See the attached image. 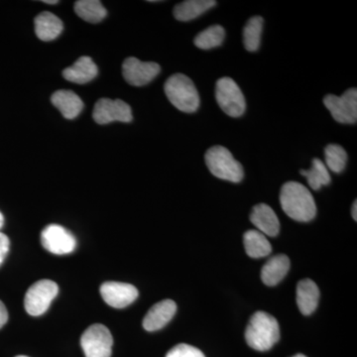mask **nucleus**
Returning <instances> with one entry per match:
<instances>
[{
    "label": "nucleus",
    "mask_w": 357,
    "mask_h": 357,
    "mask_svg": "<svg viewBox=\"0 0 357 357\" xmlns=\"http://www.w3.org/2000/svg\"><path fill=\"white\" fill-rule=\"evenodd\" d=\"M282 210L289 218L300 222H311L317 215V206L311 192L298 182H288L280 192Z\"/></svg>",
    "instance_id": "1"
},
{
    "label": "nucleus",
    "mask_w": 357,
    "mask_h": 357,
    "mask_svg": "<svg viewBox=\"0 0 357 357\" xmlns=\"http://www.w3.org/2000/svg\"><path fill=\"white\" fill-rule=\"evenodd\" d=\"M280 338V326L271 314L257 312L251 317L245 331L246 342L258 351L271 349Z\"/></svg>",
    "instance_id": "2"
},
{
    "label": "nucleus",
    "mask_w": 357,
    "mask_h": 357,
    "mask_svg": "<svg viewBox=\"0 0 357 357\" xmlns=\"http://www.w3.org/2000/svg\"><path fill=\"white\" fill-rule=\"evenodd\" d=\"M164 91L169 102L176 109L185 114H194L199 109V95L195 84L189 77L175 74L167 79Z\"/></svg>",
    "instance_id": "3"
},
{
    "label": "nucleus",
    "mask_w": 357,
    "mask_h": 357,
    "mask_svg": "<svg viewBox=\"0 0 357 357\" xmlns=\"http://www.w3.org/2000/svg\"><path fill=\"white\" fill-rule=\"evenodd\" d=\"M206 166L215 177L232 183L243 180V167L229 149L223 146L211 147L204 155Z\"/></svg>",
    "instance_id": "4"
},
{
    "label": "nucleus",
    "mask_w": 357,
    "mask_h": 357,
    "mask_svg": "<svg viewBox=\"0 0 357 357\" xmlns=\"http://www.w3.org/2000/svg\"><path fill=\"white\" fill-rule=\"evenodd\" d=\"M215 98L220 109L231 117H241L245 112V98L238 84L231 77L218 79L215 86Z\"/></svg>",
    "instance_id": "5"
},
{
    "label": "nucleus",
    "mask_w": 357,
    "mask_h": 357,
    "mask_svg": "<svg viewBox=\"0 0 357 357\" xmlns=\"http://www.w3.org/2000/svg\"><path fill=\"white\" fill-rule=\"evenodd\" d=\"M81 345L86 357H110L114 338L107 326L96 324L84 331Z\"/></svg>",
    "instance_id": "6"
},
{
    "label": "nucleus",
    "mask_w": 357,
    "mask_h": 357,
    "mask_svg": "<svg viewBox=\"0 0 357 357\" xmlns=\"http://www.w3.org/2000/svg\"><path fill=\"white\" fill-rule=\"evenodd\" d=\"M57 284L51 280H40L28 289L25 295L24 307L30 316L38 317L45 314L52 301L58 295Z\"/></svg>",
    "instance_id": "7"
},
{
    "label": "nucleus",
    "mask_w": 357,
    "mask_h": 357,
    "mask_svg": "<svg viewBox=\"0 0 357 357\" xmlns=\"http://www.w3.org/2000/svg\"><path fill=\"white\" fill-rule=\"evenodd\" d=\"M324 105L340 123L354 124L357 121V89H349L342 96L328 95Z\"/></svg>",
    "instance_id": "8"
},
{
    "label": "nucleus",
    "mask_w": 357,
    "mask_h": 357,
    "mask_svg": "<svg viewBox=\"0 0 357 357\" xmlns=\"http://www.w3.org/2000/svg\"><path fill=\"white\" fill-rule=\"evenodd\" d=\"M41 243L49 252L56 255L72 253L76 249V237L62 225H50L41 234Z\"/></svg>",
    "instance_id": "9"
},
{
    "label": "nucleus",
    "mask_w": 357,
    "mask_h": 357,
    "mask_svg": "<svg viewBox=\"0 0 357 357\" xmlns=\"http://www.w3.org/2000/svg\"><path fill=\"white\" fill-rule=\"evenodd\" d=\"M93 117L96 123L109 124L110 122L132 121V110L130 105L121 100L100 98L93 107Z\"/></svg>",
    "instance_id": "10"
},
{
    "label": "nucleus",
    "mask_w": 357,
    "mask_h": 357,
    "mask_svg": "<svg viewBox=\"0 0 357 357\" xmlns=\"http://www.w3.org/2000/svg\"><path fill=\"white\" fill-rule=\"evenodd\" d=\"M161 68L154 62H141L137 58L126 59L122 65V74L129 84L142 86L158 76Z\"/></svg>",
    "instance_id": "11"
},
{
    "label": "nucleus",
    "mask_w": 357,
    "mask_h": 357,
    "mask_svg": "<svg viewBox=\"0 0 357 357\" xmlns=\"http://www.w3.org/2000/svg\"><path fill=\"white\" fill-rule=\"evenodd\" d=\"M100 295L110 307L122 309L132 304L137 299L139 293L131 284L105 282L100 286Z\"/></svg>",
    "instance_id": "12"
},
{
    "label": "nucleus",
    "mask_w": 357,
    "mask_h": 357,
    "mask_svg": "<svg viewBox=\"0 0 357 357\" xmlns=\"http://www.w3.org/2000/svg\"><path fill=\"white\" fill-rule=\"evenodd\" d=\"M177 311V305L172 300H164L155 304L143 319V328L147 332L161 330L173 319Z\"/></svg>",
    "instance_id": "13"
},
{
    "label": "nucleus",
    "mask_w": 357,
    "mask_h": 357,
    "mask_svg": "<svg viewBox=\"0 0 357 357\" xmlns=\"http://www.w3.org/2000/svg\"><path fill=\"white\" fill-rule=\"evenodd\" d=\"M250 222L265 236H276L280 231L279 218L271 206L266 204H256L251 211Z\"/></svg>",
    "instance_id": "14"
},
{
    "label": "nucleus",
    "mask_w": 357,
    "mask_h": 357,
    "mask_svg": "<svg viewBox=\"0 0 357 357\" xmlns=\"http://www.w3.org/2000/svg\"><path fill=\"white\" fill-rule=\"evenodd\" d=\"M98 66L95 64L93 59L81 57L77 62L69 68L63 70V77L72 83L83 84L89 83L98 76Z\"/></svg>",
    "instance_id": "15"
},
{
    "label": "nucleus",
    "mask_w": 357,
    "mask_h": 357,
    "mask_svg": "<svg viewBox=\"0 0 357 357\" xmlns=\"http://www.w3.org/2000/svg\"><path fill=\"white\" fill-rule=\"evenodd\" d=\"M51 102L67 119H76L84 109V102L81 98L74 91L66 89L55 91L52 96Z\"/></svg>",
    "instance_id": "16"
},
{
    "label": "nucleus",
    "mask_w": 357,
    "mask_h": 357,
    "mask_svg": "<svg viewBox=\"0 0 357 357\" xmlns=\"http://www.w3.org/2000/svg\"><path fill=\"white\" fill-rule=\"evenodd\" d=\"M35 33L42 41H53L60 36L64 25L55 14L45 11L40 13L34 20Z\"/></svg>",
    "instance_id": "17"
},
{
    "label": "nucleus",
    "mask_w": 357,
    "mask_h": 357,
    "mask_svg": "<svg viewBox=\"0 0 357 357\" xmlns=\"http://www.w3.org/2000/svg\"><path fill=\"white\" fill-rule=\"evenodd\" d=\"M319 290L317 284L310 279L300 281L297 285V305L304 316H310L319 305Z\"/></svg>",
    "instance_id": "18"
},
{
    "label": "nucleus",
    "mask_w": 357,
    "mask_h": 357,
    "mask_svg": "<svg viewBox=\"0 0 357 357\" xmlns=\"http://www.w3.org/2000/svg\"><path fill=\"white\" fill-rule=\"evenodd\" d=\"M290 269V259L288 256L279 255L268 260L261 270V279L266 286L277 285L280 283Z\"/></svg>",
    "instance_id": "19"
},
{
    "label": "nucleus",
    "mask_w": 357,
    "mask_h": 357,
    "mask_svg": "<svg viewBox=\"0 0 357 357\" xmlns=\"http://www.w3.org/2000/svg\"><path fill=\"white\" fill-rule=\"evenodd\" d=\"M217 6L215 0H185L174 8V16L178 21H190Z\"/></svg>",
    "instance_id": "20"
},
{
    "label": "nucleus",
    "mask_w": 357,
    "mask_h": 357,
    "mask_svg": "<svg viewBox=\"0 0 357 357\" xmlns=\"http://www.w3.org/2000/svg\"><path fill=\"white\" fill-rule=\"evenodd\" d=\"M244 248L251 258L266 257L272 248L266 236L258 230H248L243 236Z\"/></svg>",
    "instance_id": "21"
},
{
    "label": "nucleus",
    "mask_w": 357,
    "mask_h": 357,
    "mask_svg": "<svg viewBox=\"0 0 357 357\" xmlns=\"http://www.w3.org/2000/svg\"><path fill=\"white\" fill-rule=\"evenodd\" d=\"M74 8L79 17L89 23L100 22L107 15V9L100 0H79Z\"/></svg>",
    "instance_id": "22"
},
{
    "label": "nucleus",
    "mask_w": 357,
    "mask_h": 357,
    "mask_svg": "<svg viewBox=\"0 0 357 357\" xmlns=\"http://www.w3.org/2000/svg\"><path fill=\"white\" fill-rule=\"evenodd\" d=\"M301 175L307 178V184L314 191H319L323 185L331 183V175L326 168V164L321 160L314 158L312 162V168L310 170H301Z\"/></svg>",
    "instance_id": "23"
},
{
    "label": "nucleus",
    "mask_w": 357,
    "mask_h": 357,
    "mask_svg": "<svg viewBox=\"0 0 357 357\" xmlns=\"http://www.w3.org/2000/svg\"><path fill=\"white\" fill-rule=\"evenodd\" d=\"M263 22L261 16H255L246 23L243 29V44L246 50L255 52L259 49Z\"/></svg>",
    "instance_id": "24"
},
{
    "label": "nucleus",
    "mask_w": 357,
    "mask_h": 357,
    "mask_svg": "<svg viewBox=\"0 0 357 357\" xmlns=\"http://www.w3.org/2000/svg\"><path fill=\"white\" fill-rule=\"evenodd\" d=\"M225 37V31L223 27L220 25H213L197 35L194 43L202 50H210V49L220 46Z\"/></svg>",
    "instance_id": "25"
},
{
    "label": "nucleus",
    "mask_w": 357,
    "mask_h": 357,
    "mask_svg": "<svg viewBox=\"0 0 357 357\" xmlns=\"http://www.w3.org/2000/svg\"><path fill=\"white\" fill-rule=\"evenodd\" d=\"M325 158L326 168L333 173H342L347 166V151L337 144H330L326 147Z\"/></svg>",
    "instance_id": "26"
},
{
    "label": "nucleus",
    "mask_w": 357,
    "mask_h": 357,
    "mask_svg": "<svg viewBox=\"0 0 357 357\" xmlns=\"http://www.w3.org/2000/svg\"><path fill=\"white\" fill-rule=\"evenodd\" d=\"M166 357H206L203 352L192 345L181 344L174 347Z\"/></svg>",
    "instance_id": "27"
},
{
    "label": "nucleus",
    "mask_w": 357,
    "mask_h": 357,
    "mask_svg": "<svg viewBox=\"0 0 357 357\" xmlns=\"http://www.w3.org/2000/svg\"><path fill=\"white\" fill-rule=\"evenodd\" d=\"M9 248H10V241H9L8 237L0 232V266L8 255Z\"/></svg>",
    "instance_id": "28"
},
{
    "label": "nucleus",
    "mask_w": 357,
    "mask_h": 357,
    "mask_svg": "<svg viewBox=\"0 0 357 357\" xmlns=\"http://www.w3.org/2000/svg\"><path fill=\"white\" fill-rule=\"evenodd\" d=\"M8 321V312H7L6 307L4 306L3 303L0 301V328H2Z\"/></svg>",
    "instance_id": "29"
},
{
    "label": "nucleus",
    "mask_w": 357,
    "mask_h": 357,
    "mask_svg": "<svg viewBox=\"0 0 357 357\" xmlns=\"http://www.w3.org/2000/svg\"><path fill=\"white\" fill-rule=\"evenodd\" d=\"M356 211H357V202L354 201V204H352L351 215H352V218H354V220H356V222L357 220Z\"/></svg>",
    "instance_id": "30"
},
{
    "label": "nucleus",
    "mask_w": 357,
    "mask_h": 357,
    "mask_svg": "<svg viewBox=\"0 0 357 357\" xmlns=\"http://www.w3.org/2000/svg\"><path fill=\"white\" fill-rule=\"evenodd\" d=\"M44 3L47 4H57L59 3L58 0H43Z\"/></svg>",
    "instance_id": "31"
},
{
    "label": "nucleus",
    "mask_w": 357,
    "mask_h": 357,
    "mask_svg": "<svg viewBox=\"0 0 357 357\" xmlns=\"http://www.w3.org/2000/svg\"><path fill=\"white\" fill-rule=\"evenodd\" d=\"M4 225V217L3 215H2L1 211H0V229H1V227H3Z\"/></svg>",
    "instance_id": "32"
},
{
    "label": "nucleus",
    "mask_w": 357,
    "mask_h": 357,
    "mask_svg": "<svg viewBox=\"0 0 357 357\" xmlns=\"http://www.w3.org/2000/svg\"><path fill=\"white\" fill-rule=\"evenodd\" d=\"M293 357H307V356H304V354H296V356H294Z\"/></svg>",
    "instance_id": "33"
},
{
    "label": "nucleus",
    "mask_w": 357,
    "mask_h": 357,
    "mask_svg": "<svg viewBox=\"0 0 357 357\" xmlns=\"http://www.w3.org/2000/svg\"><path fill=\"white\" fill-rule=\"evenodd\" d=\"M16 357H28V356H16Z\"/></svg>",
    "instance_id": "34"
}]
</instances>
